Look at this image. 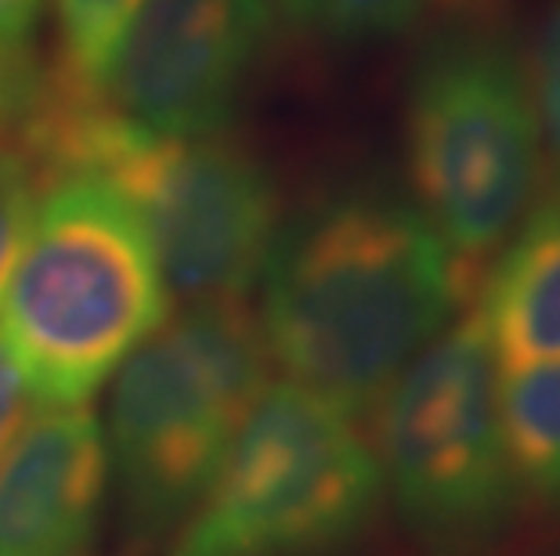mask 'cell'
I'll return each mask as SVG.
<instances>
[{
	"mask_svg": "<svg viewBox=\"0 0 560 556\" xmlns=\"http://www.w3.org/2000/svg\"><path fill=\"white\" fill-rule=\"evenodd\" d=\"M271 365L351 419L380 405L474 289L416 203L359 188L304 210L265 264Z\"/></svg>",
	"mask_w": 560,
	"mask_h": 556,
	"instance_id": "1",
	"label": "cell"
},
{
	"mask_svg": "<svg viewBox=\"0 0 560 556\" xmlns=\"http://www.w3.org/2000/svg\"><path fill=\"white\" fill-rule=\"evenodd\" d=\"M15 141L44 188L62 177L109 185L145 224L166 286L188 304L246 300L265 275L279 196L235 141L152 134L58 69L44 73Z\"/></svg>",
	"mask_w": 560,
	"mask_h": 556,
	"instance_id": "2",
	"label": "cell"
},
{
	"mask_svg": "<svg viewBox=\"0 0 560 556\" xmlns=\"http://www.w3.org/2000/svg\"><path fill=\"white\" fill-rule=\"evenodd\" d=\"M166 307L156 246L135 210L94 177L47 185L0 297V340L33 394L88 405Z\"/></svg>",
	"mask_w": 560,
	"mask_h": 556,
	"instance_id": "3",
	"label": "cell"
},
{
	"mask_svg": "<svg viewBox=\"0 0 560 556\" xmlns=\"http://www.w3.org/2000/svg\"><path fill=\"white\" fill-rule=\"evenodd\" d=\"M271 354L246 300L166 318L116 369L109 452L138 539L182 524L268 390Z\"/></svg>",
	"mask_w": 560,
	"mask_h": 556,
	"instance_id": "4",
	"label": "cell"
},
{
	"mask_svg": "<svg viewBox=\"0 0 560 556\" xmlns=\"http://www.w3.org/2000/svg\"><path fill=\"white\" fill-rule=\"evenodd\" d=\"M384 470L348 412L301 383H268L171 556H318L373 517Z\"/></svg>",
	"mask_w": 560,
	"mask_h": 556,
	"instance_id": "5",
	"label": "cell"
},
{
	"mask_svg": "<svg viewBox=\"0 0 560 556\" xmlns=\"http://www.w3.org/2000/svg\"><path fill=\"white\" fill-rule=\"evenodd\" d=\"M416 206L474 289L481 264L532 206L542 123L528 73L495 44L452 40L416 69L405 105Z\"/></svg>",
	"mask_w": 560,
	"mask_h": 556,
	"instance_id": "6",
	"label": "cell"
},
{
	"mask_svg": "<svg viewBox=\"0 0 560 556\" xmlns=\"http://www.w3.org/2000/svg\"><path fill=\"white\" fill-rule=\"evenodd\" d=\"M376 412V459L405 520L438 546L495 535L517 484L499 427V358L470 304L405 365Z\"/></svg>",
	"mask_w": 560,
	"mask_h": 556,
	"instance_id": "7",
	"label": "cell"
},
{
	"mask_svg": "<svg viewBox=\"0 0 560 556\" xmlns=\"http://www.w3.org/2000/svg\"><path fill=\"white\" fill-rule=\"evenodd\" d=\"M271 26L265 0H141L98 91L152 134H221Z\"/></svg>",
	"mask_w": 560,
	"mask_h": 556,
	"instance_id": "8",
	"label": "cell"
},
{
	"mask_svg": "<svg viewBox=\"0 0 560 556\" xmlns=\"http://www.w3.org/2000/svg\"><path fill=\"white\" fill-rule=\"evenodd\" d=\"M109 452L88 405H44L0 456V556H88Z\"/></svg>",
	"mask_w": 560,
	"mask_h": 556,
	"instance_id": "9",
	"label": "cell"
},
{
	"mask_svg": "<svg viewBox=\"0 0 560 556\" xmlns=\"http://www.w3.org/2000/svg\"><path fill=\"white\" fill-rule=\"evenodd\" d=\"M474 300L499 369L560 362V188L524 210Z\"/></svg>",
	"mask_w": 560,
	"mask_h": 556,
	"instance_id": "10",
	"label": "cell"
},
{
	"mask_svg": "<svg viewBox=\"0 0 560 556\" xmlns=\"http://www.w3.org/2000/svg\"><path fill=\"white\" fill-rule=\"evenodd\" d=\"M499 427L517 488L560 506V362L499 369Z\"/></svg>",
	"mask_w": 560,
	"mask_h": 556,
	"instance_id": "11",
	"label": "cell"
},
{
	"mask_svg": "<svg viewBox=\"0 0 560 556\" xmlns=\"http://www.w3.org/2000/svg\"><path fill=\"white\" fill-rule=\"evenodd\" d=\"M138 4L141 0H55L58 44H62L55 62L58 73L80 87L98 91Z\"/></svg>",
	"mask_w": 560,
	"mask_h": 556,
	"instance_id": "12",
	"label": "cell"
},
{
	"mask_svg": "<svg viewBox=\"0 0 560 556\" xmlns=\"http://www.w3.org/2000/svg\"><path fill=\"white\" fill-rule=\"evenodd\" d=\"M44 0H0V130L26 116L40 87V69L30 58V37L37 29Z\"/></svg>",
	"mask_w": 560,
	"mask_h": 556,
	"instance_id": "13",
	"label": "cell"
},
{
	"mask_svg": "<svg viewBox=\"0 0 560 556\" xmlns=\"http://www.w3.org/2000/svg\"><path fill=\"white\" fill-rule=\"evenodd\" d=\"M40 192L44 181L26 159V152L15 141H0V297H4L11 271H15L22 246L30 239Z\"/></svg>",
	"mask_w": 560,
	"mask_h": 556,
	"instance_id": "14",
	"label": "cell"
},
{
	"mask_svg": "<svg viewBox=\"0 0 560 556\" xmlns=\"http://www.w3.org/2000/svg\"><path fill=\"white\" fill-rule=\"evenodd\" d=\"M427 0H322L318 26L337 40H380L409 29Z\"/></svg>",
	"mask_w": 560,
	"mask_h": 556,
	"instance_id": "15",
	"label": "cell"
},
{
	"mask_svg": "<svg viewBox=\"0 0 560 556\" xmlns=\"http://www.w3.org/2000/svg\"><path fill=\"white\" fill-rule=\"evenodd\" d=\"M528 84L535 98V113H539L542 134L550 138L553 156L560 163V15L542 33V44L535 51V62L528 69Z\"/></svg>",
	"mask_w": 560,
	"mask_h": 556,
	"instance_id": "16",
	"label": "cell"
},
{
	"mask_svg": "<svg viewBox=\"0 0 560 556\" xmlns=\"http://www.w3.org/2000/svg\"><path fill=\"white\" fill-rule=\"evenodd\" d=\"M30 419V383L22 376L19 362L11 358L8 343L0 340V456L15 441V434Z\"/></svg>",
	"mask_w": 560,
	"mask_h": 556,
	"instance_id": "17",
	"label": "cell"
},
{
	"mask_svg": "<svg viewBox=\"0 0 560 556\" xmlns=\"http://www.w3.org/2000/svg\"><path fill=\"white\" fill-rule=\"evenodd\" d=\"M271 11V22L285 29H312L318 26L322 0H265Z\"/></svg>",
	"mask_w": 560,
	"mask_h": 556,
	"instance_id": "18",
	"label": "cell"
}]
</instances>
